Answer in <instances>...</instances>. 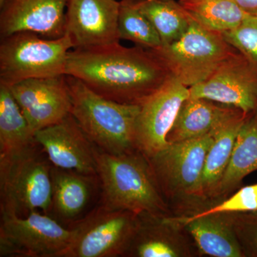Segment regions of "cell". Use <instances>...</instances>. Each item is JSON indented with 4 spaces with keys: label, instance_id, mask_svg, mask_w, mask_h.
Instances as JSON below:
<instances>
[{
    "label": "cell",
    "instance_id": "obj_1",
    "mask_svg": "<svg viewBox=\"0 0 257 257\" xmlns=\"http://www.w3.org/2000/svg\"><path fill=\"white\" fill-rule=\"evenodd\" d=\"M65 75L82 81L96 94L123 104L140 105L172 77L150 50L119 43L69 51Z\"/></svg>",
    "mask_w": 257,
    "mask_h": 257
},
{
    "label": "cell",
    "instance_id": "obj_2",
    "mask_svg": "<svg viewBox=\"0 0 257 257\" xmlns=\"http://www.w3.org/2000/svg\"><path fill=\"white\" fill-rule=\"evenodd\" d=\"M96 175L102 207L135 214L164 215L167 206L148 159L139 150L115 155L96 147Z\"/></svg>",
    "mask_w": 257,
    "mask_h": 257
},
{
    "label": "cell",
    "instance_id": "obj_3",
    "mask_svg": "<svg viewBox=\"0 0 257 257\" xmlns=\"http://www.w3.org/2000/svg\"><path fill=\"white\" fill-rule=\"evenodd\" d=\"M65 77L72 99L71 114L90 141L111 155L138 150L136 124L140 105L106 99L79 79Z\"/></svg>",
    "mask_w": 257,
    "mask_h": 257
},
{
    "label": "cell",
    "instance_id": "obj_4",
    "mask_svg": "<svg viewBox=\"0 0 257 257\" xmlns=\"http://www.w3.org/2000/svg\"><path fill=\"white\" fill-rule=\"evenodd\" d=\"M150 50L171 74L187 87L207 80L239 53L222 33L208 30L192 18L187 32L180 38Z\"/></svg>",
    "mask_w": 257,
    "mask_h": 257
},
{
    "label": "cell",
    "instance_id": "obj_5",
    "mask_svg": "<svg viewBox=\"0 0 257 257\" xmlns=\"http://www.w3.org/2000/svg\"><path fill=\"white\" fill-rule=\"evenodd\" d=\"M72 49L67 35L51 40L33 32H20L2 37L0 83L10 87L26 79L64 75Z\"/></svg>",
    "mask_w": 257,
    "mask_h": 257
},
{
    "label": "cell",
    "instance_id": "obj_6",
    "mask_svg": "<svg viewBox=\"0 0 257 257\" xmlns=\"http://www.w3.org/2000/svg\"><path fill=\"white\" fill-rule=\"evenodd\" d=\"M37 145L12 160L0 162L1 212L20 216L52 209V168L37 153Z\"/></svg>",
    "mask_w": 257,
    "mask_h": 257
},
{
    "label": "cell",
    "instance_id": "obj_7",
    "mask_svg": "<svg viewBox=\"0 0 257 257\" xmlns=\"http://www.w3.org/2000/svg\"><path fill=\"white\" fill-rule=\"evenodd\" d=\"M140 224V215L100 206L74 226L72 242L60 257L126 256Z\"/></svg>",
    "mask_w": 257,
    "mask_h": 257
},
{
    "label": "cell",
    "instance_id": "obj_8",
    "mask_svg": "<svg viewBox=\"0 0 257 257\" xmlns=\"http://www.w3.org/2000/svg\"><path fill=\"white\" fill-rule=\"evenodd\" d=\"M74 236V228L37 210L25 216L1 212L0 256L60 257Z\"/></svg>",
    "mask_w": 257,
    "mask_h": 257
},
{
    "label": "cell",
    "instance_id": "obj_9",
    "mask_svg": "<svg viewBox=\"0 0 257 257\" xmlns=\"http://www.w3.org/2000/svg\"><path fill=\"white\" fill-rule=\"evenodd\" d=\"M211 133L169 144L148 159L161 192L172 198H196L204 162L214 143Z\"/></svg>",
    "mask_w": 257,
    "mask_h": 257
},
{
    "label": "cell",
    "instance_id": "obj_10",
    "mask_svg": "<svg viewBox=\"0 0 257 257\" xmlns=\"http://www.w3.org/2000/svg\"><path fill=\"white\" fill-rule=\"evenodd\" d=\"M189 87L173 76L140 104L136 124L137 150L147 159L169 145L167 136Z\"/></svg>",
    "mask_w": 257,
    "mask_h": 257
},
{
    "label": "cell",
    "instance_id": "obj_11",
    "mask_svg": "<svg viewBox=\"0 0 257 257\" xmlns=\"http://www.w3.org/2000/svg\"><path fill=\"white\" fill-rule=\"evenodd\" d=\"M9 87L35 134L58 124L71 114L72 99L65 74L26 79Z\"/></svg>",
    "mask_w": 257,
    "mask_h": 257
},
{
    "label": "cell",
    "instance_id": "obj_12",
    "mask_svg": "<svg viewBox=\"0 0 257 257\" xmlns=\"http://www.w3.org/2000/svg\"><path fill=\"white\" fill-rule=\"evenodd\" d=\"M189 92L190 97L207 99L251 114L257 110V72L238 53L207 80L189 87Z\"/></svg>",
    "mask_w": 257,
    "mask_h": 257
},
{
    "label": "cell",
    "instance_id": "obj_13",
    "mask_svg": "<svg viewBox=\"0 0 257 257\" xmlns=\"http://www.w3.org/2000/svg\"><path fill=\"white\" fill-rule=\"evenodd\" d=\"M117 0H69L65 35L73 49H90L119 43Z\"/></svg>",
    "mask_w": 257,
    "mask_h": 257
},
{
    "label": "cell",
    "instance_id": "obj_14",
    "mask_svg": "<svg viewBox=\"0 0 257 257\" xmlns=\"http://www.w3.org/2000/svg\"><path fill=\"white\" fill-rule=\"evenodd\" d=\"M35 139L55 167L83 175H96V147L72 114L58 124L39 130Z\"/></svg>",
    "mask_w": 257,
    "mask_h": 257
},
{
    "label": "cell",
    "instance_id": "obj_15",
    "mask_svg": "<svg viewBox=\"0 0 257 257\" xmlns=\"http://www.w3.org/2000/svg\"><path fill=\"white\" fill-rule=\"evenodd\" d=\"M69 0H7L0 7V37L30 32L44 38L65 35Z\"/></svg>",
    "mask_w": 257,
    "mask_h": 257
},
{
    "label": "cell",
    "instance_id": "obj_16",
    "mask_svg": "<svg viewBox=\"0 0 257 257\" xmlns=\"http://www.w3.org/2000/svg\"><path fill=\"white\" fill-rule=\"evenodd\" d=\"M184 230L174 217L140 214L138 230L126 256H191L192 251L183 234Z\"/></svg>",
    "mask_w": 257,
    "mask_h": 257
},
{
    "label": "cell",
    "instance_id": "obj_17",
    "mask_svg": "<svg viewBox=\"0 0 257 257\" xmlns=\"http://www.w3.org/2000/svg\"><path fill=\"white\" fill-rule=\"evenodd\" d=\"M192 238L198 251L214 257H243L232 214L214 213L174 217Z\"/></svg>",
    "mask_w": 257,
    "mask_h": 257
},
{
    "label": "cell",
    "instance_id": "obj_18",
    "mask_svg": "<svg viewBox=\"0 0 257 257\" xmlns=\"http://www.w3.org/2000/svg\"><path fill=\"white\" fill-rule=\"evenodd\" d=\"M248 115L238 110L213 130L214 143L206 157L197 199L204 200L216 197V191L231 158L235 140Z\"/></svg>",
    "mask_w": 257,
    "mask_h": 257
},
{
    "label": "cell",
    "instance_id": "obj_19",
    "mask_svg": "<svg viewBox=\"0 0 257 257\" xmlns=\"http://www.w3.org/2000/svg\"><path fill=\"white\" fill-rule=\"evenodd\" d=\"M238 110L214 101L189 96L179 109L167 142L180 143L207 135Z\"/></svg>",
    "mask_w": 257,
    "mask_h": 257
},
{
    "label": "cell",
    "instance_id": "obj_20",
    "mask_svg": "<svg viewBox=\"0 0 257 257\" xmlns=\"http://www.w3.org/2000/svg\"><path fill=\"white\" fill-rule=\"evenodd\" d=\"M37 144L10 87L0 83V162L12 160Z\"/></svg>",
    "mask_w": 257,
    "mask_h": 257
},
{
    "label": "cell",
    "instance_id": "obj_21",
    "mask_svg": "<svg viewBox=\"0 0 257 257\" xmlns=\"http://www.w3.org/2000/svg\"><path fill=\"white\" fill-rule=\"evenodd\" d=\"M257 171V113L248 115L240 128L216 197L236 189L243 179Z\"/></svg>",
    "mask_w": 257,
    "mask_h": 257
},
{
    "label": "cell",
    "instance_id": "obj_22",
    "mask_svg": "<svg viewBox=\"0 0 257 257\" xmlns=\"http://www.w3.org/2000/svg\"><path fill=\"white\" fill-rule=\"evenodd\" d=\"M52 208L59 215L72 219L85 208L90 197L92 176L52 168Z\"/></svg>",
    "mask_w": 257,
    "mask_h": 257
},
{
    "label": "cell",
    "instance_id": "obj_23",
    "mask_svg": "<svg viewBox=\"0 0 257 257\" xmlns=\"http://www.w3.org/2000/svg\"><path fill=\"white\" fill-rule=\"evenodd\" d=\"M190 18L204 28L224 33L239 26L250 15L234 0H179Z\"/></svg>",
    "mask_w": 257,
    "mask_h": 257
},
{
    "label": "cell",
    "instance_id": "obj_24",
    "mask_svg": "<svg viewBox=\"0 0 257 257\" xmlns=\"http://www.w3.org/2000/svg\"><path fill=\"white\" fill-rule=\"evenodd\" d=\"M141 9L156 29L162 45L180 38L187 32L191 18L176 0H142Z\"/></svg>",
    "mask_w": 257,
    "mask_h": 257
},
{
    "label": "cell",
    "instance_id": "obj_25",
    "mask_svg": "<svg viewBox=\"0 0 257 257\" xmlns=\"http://www.w3.org/2000/svg\"><path fill=\"white\" fill-rule=\"evenodd\" d=\"M142 0H120L118 30L120 40H128L147 50L162 46L156 29L141 9Z\"/></svg>",
    "mask_w": 257,
    "mask_h": 257
},
{
    "label": "cell",
    "instance_id": "obj_26",
    "mask_svg": "<svg viewBox=\"0 0 257 257\" xmlns=\"http://www.w3.org/2000/svg\"><path fill=\"white\" fill-rule=\"evenodd\" d=\"M222 35L257 72V16L250 15L239 26Z\"/></svg>",
    "mask_w": 257,
    "mask_h": 257
},
{
    "label": "cell",
    "instance_id": "obj_27",
    "mask_svg": "<svg viewBox=\"0 0 257 257\" xmlns=\"http://www.w3.org/2000/svg\"><path fill=\"white\" fill-rule=\"evenodd\" d=\"M257 211V184L246 186L234 193L231 197L209 207L206 210L198 212L199 214L226 213V214H238V213L251 212Z\"/></svg>",
    "mask_w": 257,
    "mask_h": 257
},
{
    "label": "cell",
    "instance_id": "obj_28",
    "mask_svg": "<svg viewBox=\"0 0 257 257\" xmlns=\"http://www.w3.org/2000/svg\"><path fill=\"white\" fill-rule=\"evenodd\" d=\"M232 217L243 256L257 257V211L232 214Z\"/></svg>",
    "mask_w": 257,
    "mask_h": 257
},
{
    "label": "cell",
    "instance_id": "obj_29",
    "mask_svg": "<svg viewBox=\"0 0 257 257\" xmlns=\"http://www.w3.org/2000/svg\"><path fill=\"white\" fill-rule=\"evenodd\" d=\"M248 15L257 16V0H234Z\"/></svg>",
    "mask_w": 257,
    "mask_h": 257
},
{
    "label": "cell",
    "instance_id": "obj_30",
    "mask_svg": "<svg viewBox=\"0 0 257 257\" xmlns=\"http://www.w3.org/2000/svg\"><path fill=\"white\" fill-rule=\"evenodd\" d=\"M7 0H0V7L3 6V4L6 2Z\"/></svg>",
    "mask_w": 257,
    "mask_h": 257
},
{
    "label": "cell",
    "instance_id": "obj_31",
    "mask_svg": "<svg viewBox=\"0 0 257 257\" xmlns=\"http://www.w3.org/2000/svg\"><path fill=\"white\" fill-rule=\"evenodd\" d=\"M256 112L257 113V110L256 111Z\"/></svg>",
    "mask_w": 257,
    "mask_h": 257
}]
</instances>
